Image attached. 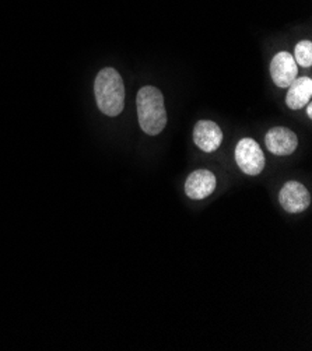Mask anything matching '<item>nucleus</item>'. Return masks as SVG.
<instances>
[{"instance_id": "nucleus-8", "label": "nucleus", "mask_w": 312, "mask_h": 351, "mask_svg": "<svg viewBox=\"0 0 312 351\" xmlns=\"http://www.w3.org/2000/svg\"><path fill=\"white\" fill-rule=\"evenodd\" d=\"M216 177L209 169H197L189 173L185 182V193L193 200H203L216 189Z\"/></svg>"}, {"instance_id": "nucleus-9", "label": "nucleus", "mask_w": 312, "mask_h": 351, "mask_svg": "<svg viewBox=\"0 0 312 351\" xmlns=\"http://www.w3.org/2000/svg\"><path fill=\"white\" fill-rule=\"evenodd\" d=\"M312 97V80L309 77L296 79L290 86L286 97L287 107L293 111L304 108Z\"/></svg>"}, {"instance_id": "nucleus-11", "label": "nucleus", "mask_w": 312, "mask_h": 351, "mask_svg": "<svg viewBox=\"0 0 312 351\" xmlns=\"http://www.w3.org/2000/svg\"><path fill=\"white\" fill-rule=\"evenodd\" d=\"M305 107H307V115H308L309 118H312V105H311V102H308V104L305 105Z\"/></svg>"}, {"instance_id": "nucleus-6", "label": "nucleus", "mask_w": 312, "mask_h": 351, "mask_svg": "<svg viewBox=\"0 0 312 351\" xmlns=\"http://www.w3.org/2000/svg\"><path fill=\"white\" fill-rule=\"evenodd\" d=\"M297 63L291 53L283 51L274 55V58L270 62V76L277 87H289L297 79Z\"/></svg>"}, {"instance_id": "nucleus-2", "label": "nucleus", "mask_w": 312, "mask_h": 351, "mask_svg": "<svg viewBox=\"0 0 312 351\" xmlns=\"http://www.w3.org/2000/svg\"><path fill=\"white\" fill-rule=\"evenodd\" d=\"M137 118L142 130L149 136L160 134L167 125V111L163 93L153 87L145 86L136 97Z\"/></svg>"}, {"instance_id": "nucleus-7", "label": "nucleus", "mask_w": 312, "mask_h": 351, "mask_svg": "<svg viewBox=\"0 0 312 351\" xmlns=\"http://www.w3.org/2000/svg\"><path fill=\"white\" fill-rule=\"evenodd\" d=\"M193 142L202 152L213 153L221 146L223 132L212 121H199L193 129Z\"/></svg>"}, {"instance_id": "nucleus-10", "label": "nucleus", "mask_w": 312, "mask_h": 351, "mask_svg": "<svg viewBox=\"0 0 312 351\" xmlns=\"http://www.w3.org/2000/svg\"><path fill=\"white\" fill-rule=\"evenodd\" d=\"M294 60L302 67H311L312 64V43L311 41L304 40L296 45Z\"/></svg>"}, {"instance_id": "nucleus-3", "label": "nucleus", "mask_w": 312, "mask_h": 351, "mask_svg": "<svg viewBox=\"0 0 312 351\" xmlns=\"http://www.w3.org/2000/svg\"><path fill=\"white\" fill-rule=\"evenodd\" d=\"M235 161L247 175H259L265 168V156L259 145L251 137L241 138L235 147Z\"/></svg>"}, {"instance_id": "nucleus-4", "label": "nucleus", "mask_w": 312, "mask_h": 351, "mask_svg": "<svg viewBox=\"0 0 312 351\" xmlns=\"http://www.w3.org/2000/svg\"><path fill=\"white\" fill-rule=\"evenodd\" d=\"M265 145L272 154L285 157L296 152L298 146V138L291 129L285 126H276L266 133Z\"/></svg>"}, {"instance_id": "nucleus-5", "label": "nucleus", "mask_w": 312, "mask_h": 351, "mask_svg": "<svg viewBox=\"0 0 312 351\" xmlns=\"http://www.w3.org/2000/svg\"><path fill=\"white\" fill-rule=\"evenodd\" d=\"M279 202L287 213L298 215L309 207L311 195L302 184L297 181H289L285 184L279 193Z\"/></svg>"}, {"instance_id": "nucleus-1", "label": "nucleus", "mask_w": 312, "mask_h": 351, "mask_svg": "<svg viewBox=\"0 0 312 351\" xmlns=\"http://www.w3.org/2000/svg\"><path fill=\"white\" fill-rule=\"evenodd\" d=\"M98 110L107 117H118L125 108V86L121 75L112 67L98 72L94 83Z\"/></svg>"}]
</instances>
